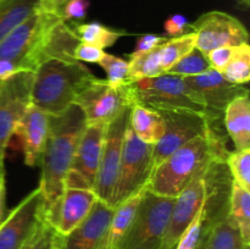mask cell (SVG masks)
<instances>
[{
	"mask_svg": "<svg viewBox=\"0 0 250 249\" xmlns=\"http://www.w3.org/2000/svg\"><path fill=\"white\" fill-rule=\"evenodd\" d=\"M158 112L165 122V131L160 141L154 145V167L193 138L203 134L207 136L208 131L204 114L181 110Z\"/></svg>",
	"mask_w": 250,
	"mask_h": 249,
	"instance_id": "cell-13",
	"label": "cell"
},
{
	"mask_svg": "<svg viewBox=\"0 0 250 249\" xmlns=\"http://www.w3.org/2000/svg\"><path fill=\"white\" fill-rule=\"evenodd\" d=\"M129 110H131V105L125 106L107 124L99 170H98L97 180L93 188L98 199L104 200L105 203H107V200L111 197L112 189L116 182L122 150H124L125 136H126L127 124H128Z\"/></svg>",
	"mask_w": 250,
	"mask_h": 249,
	"instance_id": "cell-12",
	"label": "cell"
},
{
	"mask_svg": "<svg viewBox=\"0 0 250 249\" xmlns=\"http://www.w3.org/2000/svg\"><path fill=\"white\" fill-rule=\"evenodd\" d=\"M5 198H6V187H5V177H0V225L6 216V207H5Z\"/></svg>",
	"mask_w": 250,
	"mask_h": 249,
	"instance_id": "cell-41",
	"label": "cell"
},
{
	"mask_svg": "<svg viewBox=\"0 0 250 249\" xmlns=\"http://www.w3.org/2000/svg\"><path fill=\"white\" fill-rule=\"evenodd\" d=\"M0 83H1V81H0Z\"/></svg>",
	"mask_w": 250,
	"mask_h": 249,
	"instance_id": "cell-45",
	"label": "cell"
},
{
	"mask_svg": "<svg viewBox=\"0 0 250 249\" xmlns=\"http://www.w3.org/2000/svg\"><path fill=\"white\" fill-rule=\"evenodd\" d=\"M94 77L81 61H45L34 71L31 104L51 116L61 114L75 104L78 94Z\"/></svg>",
	"mask_w": 250,
	"mask_h": 249,
	"instance_id": "cell-2",
	"label": "cell"
},
{
	"mask_svg": "<svg viewBox=\"0 0 250 249\" xmlns=\"http://www.w3.org/2000/svg\"><path fill=\"white\" fill-rule=\"evenodd\" d=\"M210 68L211 67H210L207 55L202 53L199 49L194 48L187 55L183 56L181 60H178L172 67L168 68L165 73L178 76V77L182 78H188L202 75V73L210 70Z\"/></svg>",
	"mask_w": 250,
	"mask_h": 249,
	"instance_id": "cell-30",
	"label": "cell"
},
{
	"mask_svg": "<svg viewBox=\"0 0 250 249\" xmlns=\"http://www.w3.org/2000/svg\"><path fill=\"white\" fill-rule=\"evenodd\" d=\"M236 2L244 10H248L250 7V0H236Z\"/></svg>",
	"mask_w": 250,
	"mask_h": 249,
	"instance_id": "cell-43",
	"label": "cell"
},
{
	"mask_svg": "<svg viewBox=\"0 0 250 249\" xmlns=\"http://www.w3.org/2000/svg\"><path fill=\"white\" fill-rule=\"evenodd\" d=\"M58 17L61 16L42 10L31 15L0 42V60L15 61L22 67V61L38 48L49 27Z\"/></svg>",
	"mask_w": 250,
	"mask_h": 249,
	"instance_id": "cell-16",
	"label": "cell"
},
{
	"mask_svg": "<svg viewBox=\"0 0 250 249\" xmlns=\"http://www.w3.org/2000/svg\"><path fill=\"white\" fill-rule=\"evenodd\" d=\"M221 75L227 81L236 84H247L250 80V45L249 43L241 44L229 65Z\"/></svg>",
	"mask_w": 250,
	"mask_h": 249,
	"instance_id": "cell-29",
	"label": "cell"
},
{
	"mask_svg": "<svg viewBox=\"0 0 250 249\" xmlns=\"http://www.w3.org/2000/svg\"><path fill=\"white\" fill-rule=\"evenodd\" d=\"M224 124L234 150L250 149L249 94L232 100L224 112Z\"/></svg>",
	"mask_w": 250,
	"mask_h": 249,
	"instance_id": "cell-20",
	"label": "cell"
},
{
	"mask_svg": "<svg viewBox=\"0 0 250 249\" xmlns=\"http://www.w3.org/2000/svg\"><path fill=\"white\" fill-rule=\"evenodd\" d=\"M238 45H227L221 46V48H216L211 50L210 53L207 54V58L209 60L210 67L215 71L222 72L225 70L232 58L234 56Z\"/></svg>",
	"mask_w": 250,
	"mask_h": 249,
	"instance_id": "cell-35",
	"label": "cell"
},
{
	"mask_svg": "<svg viewBox=\"0 0 250 249\" xmlns=\"http://www.w3.org/2000/svg\"><path fill=\"white\" fill-rule=\"evenodd\" d=\"M248 246L229 214L207 229L205 249H246Z\"/></svg>",
	"mask_w": 250,
	"mask_h": 249,
	"instance_id": "cell-23",
	"label": "cell"
},
{
	"mask_svg": "<svg viewBox=\"0 0 250 249\" xmlns=\"http://www.w3.org/2000/svg\"><path fill=\"white\" fill-rule=\"evenodd\" d=\"M209 163L193 177V180L183 188L182 192L175 198L167 229L164 236L160 249L175 248L176 243L188 228L195 215L204 207L205 197H207L205 172H207Z\"/></svg>",
	"mask_w": 250,
	"mask_h": 249,
	"instance_id": "cell-14",
	"label": "cell"
},
{
	"mask_svg": "<svg viewBox=\"0 0 250 249\" xmlns=\"http://www.w3.org/2000/svg\"><path fill=\"white\" fill-rule=\"evenodd\" d=\"M73 31L77 34L78 39L83 43L92 44L100 49H106L114 45L125 32L111 29L99 22H89V23H76L73 24Z\"/></svg>",
	"mask_w": 250,
	"mask_h": 249,
	"instance_id": "cell-27",
	"label": "cell"
},
{
	"mask_svg": "<svg viewBox=\"0 0 250 249\" xmlns=\"http://www.w3.org/2000/svg\"><path fill=\"white\" fill-rule=\"evenodd\" d=\"M195 39H197V36L194 32L189 31L182 36L166 39L161 44L160 60L164 73L195 48Z\"/></svg>",
	"mask_w": 250,
	"mask_h": 249,
	"instance_id": "cell-28",
	"label": "cell"
},
{
	"mask_svg": "<svg viewBox=\"0 0 250 249\" xmlns=\"http://www.w3.org/2000/svg\"><path fill=\"white\" fill-rule=\"evenodd\" d=\"M89 6V0H67L61 12V19L65 22L85 19Z\"/></svg>",
	"mask_w": 250,
	"mask_h": 249,
	"instance_id": "cell-36",
	"label": "cell"
},
{
	"mask_svg": "<svg viewBox=\"0 0 250 249\" xmlns=\"http://www.w3.org/2000/svg\"><path fill=\"white\" fill-rule=\"evenodd\" d=\"M98 65L106 72V81L112 85H124L128 83V61L111 55L104 54Z\"/></svg>",
	"mask_w": 250,
	"mask_h": 249,
	"instance_id": "cell-32",
	"label": "cell"
},
{
	"mask_svg": "<svg viewBox=\"0 0 250 249\" xmlns=\"http://www.w3.org/2000/svg\"><path fill=\"white\" fill-rule=\"evenodd\" d=\"M49 121L50 115L31 104L15 128L14 136L19 138L24 164L29 167L41 165L42 153L49 132Z\"/></svg>",
	"mask_w": 250,
	"mask_h": 249,
	"instance_id": "cell-18",
	"label": "cell"
},
{
	"mask_svg": "<svg viewBox=\"0 0 250 249\" xmlns=\"http://www.w3.org/2000/svg\"><path fill=\"white\" fill-rule=\"evenodd\" d=\"M246 249H250V246H248V247H247V248Z\"/></svg>",
	"mask_w": 250,
	"mask_h": 249,
	"instance_id": "cell-44",
	"label": "cell"
},
{
	"mask_svg": "<svg viewBox=\"0 0 250 249\" xmlns=\"http://www.w3.org/2000/svg\"><path fill=\"white\" fill-rule=\"evenodd\" d=\"M173 203L175 198L160 197L146 189L120 249H160Z\"/></svg>",
	"mask_w": 250,
	"mask_h": 249,
	"instance_id": "cell-6",
	"label": "cell"
},
{
	"mask_svg": "<svg viewBox=\"0 0 250 249\" xmlns=\"http://www.w3.org/2000/svg\"><path fill=\"white\" fill-rule=\"evenodd\" d=\"M56 229L53 225L44 219L34 233L27 239L26 243L21 247V249H51L56 238Z\"/></svg>",
	"mask_w": 250,
	"mask_h": 249,
	"instance_id": "cell-33",
	"label": "cell"
},
{
	"mask_svg": "<svg viewBox=\"0 0 250 249\" xmlns=\"http://www.w3.org/2000/svg\"><path fill=\"white\" fill-rule=\"evenodd\" d=\"M97 200L98 197L92 186L70 171L65 180L62 197L54 224L56 232L67 236L88 216Z\"/></svg>",
	"mask_w": 250,
	"mask_h": 249,
	"instance_id": "cell-15",
	"label": "cell"
},
{
	"mask_svg": "<svg viewBox=\"0 0 250 249\" xmlns=\"http://www.w3.org/2000/svg\"><path fill=\"white\" fill-rule=\"evenodd\" d=\"M87 124L110 122L125 106L132 105L128 83L112 85L106 80L94 77L76 98Z\"/></svg>",
	"mask_w": 250,
	"mask_h": 249,
	"instance_id": "cell-9",
	"label": "cell"
},
{
	"mask_svg": "<svg viewBox=\"0 0 250 249\" xmlns=\"http://www.w3.org/2000/svg\"><path fill=\"white\" fill-rule=\"evenodd\" d=\"M165 41L166 38L156 36V34H144V36L139 37L137 39L136 50L133 53H146V51H149L151 49L156 48V46L161 45Z\"/></svg>",
	"mask_w": 250,
	"mask_h": 249,
	"instance_id": "cell-39",
	"label": "cell"
},
{
	"mask_svg": "<svg viewBox=\"0 0 250 249\" xmlns=\"http://www.w3.org/2000/svg\"><path fill=\"white\" fill-rule=\"evenodd\" d=\"M39 6L41 0H0V42Z\"/></svg>",
	"mask_w": 250,
	"mask_h": 249,
	"instance_id": "cell-24",
	"label": "cell"
},
{
	"mask_svg": "<svg viewBox=\"0 0 250 249\" xmlns=\"http://www.w3.org/2000/svg\"><path fill=\"white\" fill-rule=\"evenodd\" d=\"M107 124L109 122H93L85 124L77 143L70 170L82 177L93 188L99 170Z\"/></svg>",
	"mask_w": 250,
	"mask_h": 249,
	"instance_id": "cell-17",
	"label": "cell"
},
{
	"mask_svg": "<svg viewBox=\"0 0 250 249\" xmlns=\"http://www.w3.org/2000/svg\"><path fill=\"white\" fill-rule=\"evenodd\" d=\"M67 2V0H41V6L39 10L48 14H54L61 16L63 6Z\"/></svg>",
	"mask_w": 250,
	"mask_h": 249,
	"instance_id": "cell-40",
	"label": "cell"
},
{
	"mask_svg": "<svg viewBox=\"0 0 250 249\" xmlns=\"http://www.w3.org/2000/svg\"><path fill=\"white\" fill-rule=\"evenodd\" d=\"M45 219L41 187L24 197L0 225V249H21Z\"/></svg>",
	"mask_w": 250,
	"mask_h": 249,
	"instance_id": "cell-11",
	"label": "cell"
},
{
	"mask_svg": "<svg viewBox=\"0 0 250 249\" xmlns=\"http://www.w3.org/2000/svg\"><path fill=\"white\" fill-rule=\"evenodd\" d=\"M153 144L144 143L127 124L116 182L107 204L116 208L127 198L146 187L153 172Z\"/></svg>",
	"mask_w": 250,
	"mask_h": 249,
	"instance_id": "cell-5",
	"label": "cell"
},
{
	"mask_svg": "<svg viewBox=\"0 0 250 249\" xmlns=\"http://www.w3.org/2000/svg\"><path fill=\"white\" fill-rule=\"evenodd\" d=\"M205 236H207V228L204 227V225H203V234H202V238H200V242L199 244H198V247L195 249H205Z\"/></svg>",
	"mask_w": 250,
	"mask_h": 249,
	"instance_id": "cell-42",
	"label": "cell"
},
{
	"mask_svg": "<svg viewBox=\"0 0 250 249\" xmlns=\"http://www.w3.org/2000/svg\"><path fill=\"white\" fill-rule=\"evenodd\" d=\"M185 80L202 97L205 105L204 117L209 127H224V112L227 105L236 98L249 94L246 85L229 82L221 72L212 68Z\"/></svg>",
	"mask_w": 250,
	"mask_h": 249,
	"instance_id": "cell-8",
	"label": "cell"
},
{
	"mask_svg": "<svg viewBox=\"0 0 250 249\" xmlns=\"http://www.w3.org/2000/svg\"><path fill=\"white\" fill-rule=\"evenodd\" d=\"M104 54L105 51L103 50V49L98 48V46L95 45H92V44L80 42L78 45L76 46L73 56H75V60L77 61L98 63L103 59Z\"/></svg>",
	"mask_w": 250,
	"mask_h": 249,
	"instance_id": "cell-37",
	"label": "cell"
},
{
	"mask_svg": "<svg viewBox=\"0 0 250 249\" xmlns=\"http://www.w3.org/2000/svg\"><path fill=\"white\" fill-rule=\"evenodd\" d=\"M229 215L238 226L243 241L250 246V192L232 182Z\"/></svg>",
	"mask_w": 250,
	"mask_h": 249,
	"instance_id": "cell-25",
	"label": "cell"
},
{
	"mask_svg": "<svg viewBox=\"0 0 250 249\" xmlns=\"http://www.w3.org/2000/svg\"><path fill=\"white\" fill-rule=\"evenodd\" d=\"M34 72L21 71L0 83V177H5L4 160L16 126L31 105Z\"/></svg>",
	"mask_w": 250,
	"mask_h": 249,
	"instance_id": "cell-7",
	"label": "cell"
},
{
	"mask_svg": "<svg viewBox=\"0 0 250 249\" xmlns=\"http://www.w3.org/2000/svg\"><path fill=\"white\" fill-rule=\"evenodd\" d=\"M226 165L232 181L250 192V149L229 151Z\"/></svg>",
	"mask_w": 250,
	"mask_h": 249,
	"instance_id": "cell-31",
	"label": "cell"
},
{
	"mask_svg": "<svg viewBox=\"0 0 250 249\" xmlns=\"http://www.w3.org/2000/svg\"><path fill=\"white\" fill-rule=\"evenodd\" d=\"M146 189V187L132 197L127 198L119 207L115 208L109 227H107L106 232H105L104 237H103L102 242L97 249H120L121 242L124 241L125 236H126L127 231H128L129 226L133 221L134 215H136L138 205Z\"/></svg>",
	"mask_w": 250,
	"mask_h": 249,
	"instance_id": "cell-21",
	"label": "cell"
},
{
	"mask_svg": "<svg viewBox=\"0 0 250 249\" xmlns=\"http://www.w3.org/2000/svg\"><path fill=\"white\" fill-rule=\"evenodd\" d=\"M128 88L132 105L141 104L155 111H205L202 97L178 76L163 73L128 83Z\"/></svg>",
	"mask_w": 250,
	"mask_h": 249,
	"instance_id": "cell-4",
	"label": "cell"
},
{
	"mask_svg": "<svg viewBox=\"0 0 250 249\" xmlns=\"http://www.w3.org/2000/svg\"><path fill=\"white\" fill-rule=\"evenodd\" d=\"M115 208L98 199L88 216L63 238L62 249H97L102 242Z\"/></svg>",
	"mask_w": 250,
	"mask_h": 249,
	"instance_id": "cell-19",
	"label": "cell"
},
{
	"mask_svg": "<svg viewBox=\"0 0 250 249\" xmlns=\"http://www.w3.org/2000/svg\"><path fill=\"white\" fill-rule=\"evenodd\" d=\"M229 153L205 134L195 137L154 167L146 189L160 197L176 198L212 158L226 160Z\"/></svg>",
	"mask_w": 250,
	"mask_h": 249,
	"instance_id": "cell-3",
	"label": "cell"
},
{
	"mask_svg": "<svg viewBox=\"0 0 250 249\" xmlns=\"http://www.w3.org/2000/svg\"><path fill=\"white\" fill-rule=\"evenodd\" d=\"M161 45L146 51V53L129 54L128 60V83L143 78H151L163 75L160 60Z\"/></svg>",
	"mask_w": 250,
	"mask_h": 249,
	"instance_id": "cell-26",
	"label": "cell"
},
{
	"mask_svg": "<svg viewBox=\"0 0 250 249\" xmlns=\"http://www.w3.org/2000/svg\"><path fill=\"white\" fill-rule=\"evenodd\" d=\"M128 124L144 143L155 145L165 131V122L158 111L141 104L131 105Z\"/></svg>",
	"mask_w": 250,
	"mask_h": 249,
	"instance_id": "cell-22",
	"label": "cell"
},
{
	"mask_svg": "<svg viewBox=\"0 0 250 249\" xmlns=\"http://www.w3.org/2000/svg\"><path fill=\"white\" fill-rule=\"evenodd\" d=\"M189 22L183 15H172L164 23L165 32L171 37H178L189 32Z\"/></svg>",
	"mask_w": 250,
	"mask_h": 249,
	"instance_id": "cell-38",
	"label": "cell"
},
{
	"mask_svg": "<svg viewBox=\"0 0 250 249\" xmlns=\"http://www.w3.org/2000/svg\"><path fill=\"white\" fill-rule=\"evenodd\" d=\"M204 207L198 211L193 221L186 229L173 249H195L199 244L203 234V225H204Z\"/></svg>",
	"mask_w": 250,
	"mask_h": 249,
	"instance_id": "cell-34",
	"label": "cell"
},
{
	"mask_svg": "<svg viewBox=\"0 0 250 249\" xmlns=\"http://www.w3.org/2000/svg\"><path fill=\"white\" fill-rule=\"evenodd\" d=\"M189 29L197 36L195 48L205 55L221 46L249 43L246 26L237 17L224 11L205 12L189 24Z\"/></svg>",
	"mask_w": 250,
	"mask_h": 249,
	"instance_id": "cell-10",
	"label": "cell"
},
{
	"mask_svg": "<svg viewBox=\"0 0 250 249\" xmlns=\"http://www.w3.org/2000/svg\"><path fill=\"white\" fill-rule=\"evenodd\" d=\"M87 124L77 104L59 115H50L49 132L41 158V187L45 219L54 226L65 187V180L73 163L77 143Z\"/></svg>",
	"mask_w": 250,
	"mask_h": 249,
	"instance_id": "cell-1",
	"label": "cell"
}]
</instances>
